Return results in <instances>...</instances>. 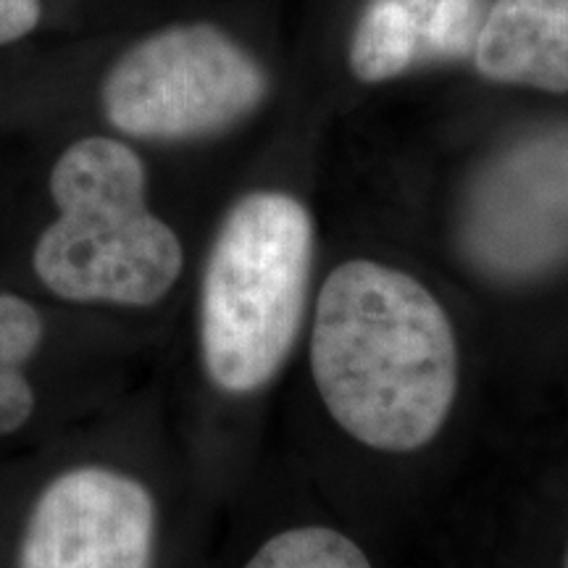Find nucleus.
Returning <instances> with one entry per match:
<instances>
[{
  "label": "nucleus",
  "mask_w": 568,
  "mask_h": 568,
  "mask_svg": "<svg viewBox=\"0 0 568 568\" xmlns=\"http://www.w3.org/2000/svg\"><path fill=\"white\" fill-rule=\"evenodd\" d=\"M245 568H372L366 552L343 531L297 527L274 535Z\"/></svg>",
  "instance_id": "9d476101"
},
{
  "label": "nucleus",
  "mask_w": 568,
  "mask_h": 568,
  "mask_svg": "<svg viewBox=\"0 0 568 568\" xmlns=\"http://www.w3.org/2000/svg\"><path fill=\"white\" fill-rule=\"evenodd\" d=\"M314 247L311 211L287 193L255 190L224 216L201 287V353L222 393H258L290 358Z\"/></svg>",
  "instance_id": "f03ea898"
},
{
  "label": "nucleus",
  "mask_w": 568,
  "mask_h": 568,
  "mask_svg": "<svg viewBox=\"0 0 568 568\" xmlns=\"http://www.w3.org/2000/svg\"><path fill=\"white\" fill-rule=\"evenodd\" d=\"M45 324L19 295L0 293V437L13 435L34 414V393L24 366L38 353Z\"/></svg>",
  "instance_id": "1a4fd4ad"
},
{
  "label": "nucleus",
  "mask_w": 568,
  "mask_h": 568,
  "mask_svg": "<svg viewBox=\"0 0 568 568\" xmlns=\"http://www.w3.org/2000/svg\"><path fill=\"white\" fill-rule=\"evenodd\" d=\"M155 506L126 474L84 466L61 474L34 503L19 568H151Z\"/></svg>",
  "instance_id": "423d86ee"
},
{
  "label": "nucleus",
  "mask_w": 568,
  "mask_h": 568,
  "mask_svg": "<svg viewBox=\"0 0 568 568\" xmlns=\"http://www.w3.org/2000/svg\"><path fill=\"white\" fill-rule=\"evenodd\" d=\"M40 0H0V45L27 38L40 24Z\"/></svg>",
  "instance_id": "f8f14e48"
},
{
  "label": "nucleus",
  "mask_w": 568,
  "mask_h": 568,
  "mask_svg": "<svg viewBox=\"0 0 568 568\" xmlns=\"http://www.w3.org/2000/svg\"><path fill=\"white\" fill-rule=\"evenodd\" d=\"M489 0H424V61H456L474 53Z\"/></svg>",
  "instance_id": "9b49d317"
},
{
  "label": "nucleus",
  "mask_w": 568,
  "mask_h": 568,
  "mask_svg": "<svg viewBox=\"0 0 568 568\" xmlns=\"http://www.w3.org/2000/svg\"><path fill=\"white\" fill-rule=\"evenodd\" d=\"M458 247L497 284H535L568 268V122L524 130L468 176Z\"/></svg>",
  "instance_id": "39448f33"
},
{
  "label": "nucleus",
  "mask_w": 568,
  "mask_h": 568,
  "mask_svg": "<svg viewBox=\"0 0 568 568\" xmlns=\"http://www.w3.org/2000/svg\"><path fill=\"white\" fill-rule=\"evenodd\" d=\"M564 568H568V552H566V566Z\"/></svg>",
  "instance_id": "ddd939ff"
},
{
  "label": "nucleus",
  "mask_w": 568,
  "mask_h": 568,
  "mask_svg": "<svg viewBox=\"0 0 568 568\" xmlns=\"http://www.w3.org/2000/svg\"><path fill=\"white\" fill-rule=\"evenodd\" d=\"M59 219L40 234L32 264L53 295L71 303H159L180 280L182 243L148 209V172L111 138L69 145L51 172Z\"/></svg>",
  "instance_id": "7ed1b4c3"
},
{
  "label": "nucleus",
  "mask_w": 568,
  "mask_h": 568,
  "mask_svg": "<svg viewBox=\"0 0 568 568\" xmlns=\"http://www.w3.org/2000/svg\"><path fill=\"white\" fill-rule=\"evenodd\" d=\"M418 61H424V0H372L355 24L347 51L355 80H395Z\"/></svg>",
  "instance_id": "6e6552de"
},
{
  "label": "nucleus",
  "mask_w": 568,
  "mask_h": 568,
  "mask_svg": "<svg viewBox=\"0 0 568 568\" xmlns=\"http://www.w3.org/2000/svg\"><path fill=\"white\" fill-rule=\"evenodd\" d=\"M485 80L568 92V0H495L474 45Z\"/></svg>",
  "instance_id": "0eeeda50"
},
{
  "label": "nucleus",
  "mask_w": 568,
  "mask_h": 568,
  "mask_svg": "<svg viewBox=\"0 0 568 568\" xmlns=\"http://www.w3.org/2000/svg\"><path fill=\"white\" fill-rule=\"evenodd\" d=\"M450 316L416 276L353 258L332 268L311 329V374L355 443L414 453L435 439L458 395Z\"/></svg>",
  "instance_id": "f257e3e1"
},
{
  "label": "nucleus",
  "mask_w": 568,
  "mask_h": 568,
  "mask_svg": "<svg viewBox=\"0 0 568 568\" xmlns=\"http://www.w3.org/2000/svg\"><path fill=\"white\" fill-rule=\"evenodd\" d=\"M268 74L219 27L174 24L132 45L101 88L113 130L134 140L187 142L230 132L261 109Z\"/></svg>",
  "instance_id": "20e7f679"
}]
</instances>
